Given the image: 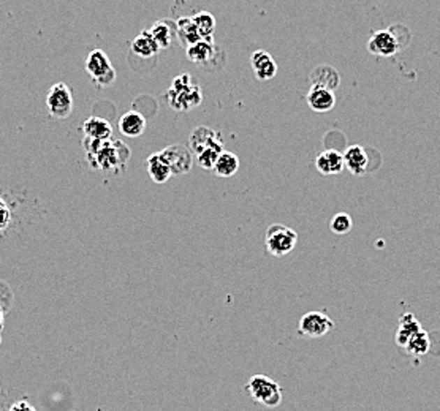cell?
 <instances>
[{"label": "cell", "instance_id": "7402d4cb", "mask_svg": "<svg viewBox=\"0 0 440 411\" xmlns=\"http://www.w3.org/2000/svg\"><path fill=\"white\" fill-rule=\"evenodd\" d=\"M130 47H132V52L133 54H136L141 59H151V57H156L159 54V46L156 45V41L152 40L151 33L147 31H142L138 37H135L132 45H130Z\"/></svg>", "mask_w": 440, "mask_h": 411}, {"label": "cell", "instance_id": "cb8c5ba5", "mask_svg": "<svg viewBox=\"0 0 440 411\" xmlns=\"http://www.w3.org/2000/svg\"><path fill=\"white\" fill-rule=\"evenodd\" d=\"M146 166H147V172H149V177L156 184H165L171 176H173L168 168V165H166V162L159 152L147 157Z\"/></svg>", "mask_w": 440, "mask_h": 411}, {"label": "cell", "instance_id": "2e32d148", "mask_svg": "<svg viewBox=\"0 0 440 411\" xmlns=\"http://www.w3.org/2000/svg\"><path fill=\"white\" fill-rule=\"evenodd\" d=\"M151 33L152 40L156 41L159 50H168L173 45V40L176 37V26L175 21L171 20H159L152 24V27L147 31Z\"/></svg>", "mask_w": 440, "mask_h": 411}, {"label": "cell", "instance_id": "ba28073f", "mask_svg": "<svg viewBox=\"0 0 440 411\" xmlns=\"http://www.w3.org/2000/svg\"><path fill=\"white\" fill-rule=\"evenodd\" d=\"M332 327H335V323H332V320L328 315L323 312L312 311L301 317L298 323V332L302 337L318 338L331 332Z\"/></svg>", "mask_w": 440, "mask_h": 411}, {"label": "cell", "instance_id": "484cf974", "mask_svg": "<svg viewBox=\"0 0 440 411\" xmlns=\"http://www.w3.org/2000/svg\"><path fill=\"white\" fill-rule=\"evenodd\" d=\"M192 21L197 27V32L201 40H214V32H216V17L207 11H200V13L192 17Z\"/></svg>", "mask_w": 440, "mask_h": 411}, {"label": "cell", "instance_id": "5b68a950", "mask_svg": "<svg viewBox=\"0 0 440 411\" xmlns=\"http://www.w3.org/2000/svg\"><path fill=\"white\" fill-rule=\"evenodd\" d=\"M85 68L97 87H108L116 80V70L112 68L108 54L102 50H94L89 52Z\"/></svg>", "mask_w": 440, "mask_h": 411}, {"label": "cell", "instance_id": "5bb4252c", "mask_svg": "<svg viewBox=\"0 0 440 411\" xmlns=\"http://www.w3.org/2000/svg\"><path fill=\"white\" fill-rule=\"evenodd\" d=\"M251 65L255 76L260 81H270L277 75V65L270 52L255 51L251 56Z\"/></svg>", "mask_w": 440, "mask_h": 411}, {"label": "cell", "instance_id": "e0dca14e", "mask_svg": "<svg viewBox=\"0 0 440 411\" xmlns=\"http://www.w3.org/2000/svg\"><path fill=\"white\" fill-rule=\"evenodd\" d=\"M146 119L138 111H129L119 119V132L127 138H138L146 130Z\"/></svg>", "mask_w": 440, "mask_h": 411}, {"label": "cell", "instance_id": "7c38bea8", "mask_svg": "<svg viewBox=\"0 0 440 411\" xmlns=\"http://www.w3.org/2000/svg\"><path fill=\"white\" fill-rule=\"evenodd\" d=\"M311 84L312 87L326 89V91L335 92L341 86V76L339 71L331 65H318L311 71Z\"/></svg>", "mask_w": 440, "mask_h": 411}, {"label": "cell", "instance_id": "7a4b0ae2", "mask_svg": "<svg viewBox=\"0 0 440 411\" xmlns=\"http://www.w3.org/2000/svg\"><path fill=\"white\" fill-rule=\"evenodd\" d=\"M171 108L177 112H187L197 108L203 100L201 89L189 73H182L171 82L166 94Z\"/></svg>", "mask_w": 440, "mask_h": 411}, {"label": "cell", "instance_id": "4fadbf2b", "mask_svg": "<svg viewBox=\"0 0 440 411\" xmlns=\"http://www.w3.org/2000/svg\"><path fill=\"white\" fill-rule=\"evenodd\" d=\"M315 168L323 176H336L344 171V158L342 154L336 149H328L318 154L315 158Z\"/></svg>", "mask_w": 440, "mask_h": 411}, {"label": "cell", "instance_id": "30bf717a", "mask_svg": "<svg viewBox=\"0 0 440 411\" xmlns=\"http://www.w3.org/2000/svg\"><path fill=\"white\" fill-rule=\"evenodd\" d=\"M219 47L214 45V40H200L197 43L186 47V56L192 63L207 65L219 57Z\"/></svg>", "mask_w": 440, "mask_h": 411}, {"label": "cell", "instance_id": "9a60e30c", "mask_svg": "<svg viewBox=\"0 0 440 411\" xmlns=\"http://www.w3.org/2000/svg\"><path fill=\"white\" fill-rule=\"evenodd\" d=\"M344 158V168H347L353 176H362L367 172V163H369V157L365 147L361 146H350L346 152L342 154Z\"/></svg>", "mask_w": 440, "mask_h": 411}, {"label": "cell", "instance_id": "8fae6325", "mask_svg": "<svg viewBox=\"0 0 440 411\" xmlns=\"http://www.w3.org/2000/svg\"><path fill=\"white\" fill-rule=\"evenodd\" d=\"M217 144H223L222 138H220L219 132H216V130H212L210 127L193 128V132L189 136V146H190L189 151L193 152L195 156L203 151V149L217 146Z\"/></svg>", "mask_w": 440, "mask_h": 411}, {"label": "cell", "instance_id": "d4e9b609", "mask_svg": "<svg viewBox=\"0 0 440 411\" xmlns=\"http://www.w3.org/2000/svg\"><path fill=\"white\" fill-rule=\"evenodd\" d=\"M404 350H406L407 353L413 357H420V356L427 354L431 350L430 334L423 329H420L417 334H413V336L409 338V342L406 343Z\"/></svg>", "mask_w": 440, "mask_h": 411}, {"label": "cell", "instance_id": "6da1fadb", "mask_svg": "<svg viewBox=\"0 0 440 411\" xmlns=\"http://www.w3.org/2000/svg\"><path fill=\"white\" fill-rule=\"evenodd\" d=\"M82 144H85L89 163L98 171H122L130 158V149L121 141H97L85 138Z\"/></svg>", "mask_w": 440, "mask_h": 411}, {"label": "cell", "instance_id": "83f0119b", "mask_svg": "<svg viewBox=\"0 0 440 411\" xmlns=\"http://www.w3.org/2000/svg\"><path fill=\"white\" fill-rule=\"evenodd\" d=\"M353 226V222H352V217L349 216V214L346 212H339L336 214L335 217H332L331 223H330V228L332 233L336 234H347L350 230H352Z\"/></svg>", "mask_w": 440, "mask_h": 411}, {"label": "cell", "instance_id": "44dd1931", "mask_svg": "<svg viewBox=\"0 0 440 411\" xmlns=\"http://www.w3.org/2000/svg\"><path fill=\"white\" fill-rule=\"evenodd\" d=\"M175 26H176V38L179 40V43L184 47L192 46L201 40L197 32V27H195V24L192 21V17H179V20L175 22Z\"/></svg>", "mask_w": 440, "mask_h": 411}, {"label": "cell", "instance_id": "3957f363", "mask_svg": "<svg viewBox=\"0 0 440 411\" xmlns=\"http://www.w3.org/2000/svg\"><path fill=\"white\" fill-rule=\"evenodd\" d=\"M244 391L254 402L265 405L267 408H276L282 402L281 386L266 375H254L244 386Z\"/></svg>", "mask_w": 440, "mask_h": 411}, {"label": "cell", "instance_id": "277c9868", "mask_svg": "<svg viewBox=\"0 0 440 411\" xmlns=\"http://www.w3.org/2000/svg\"><path fill=\"white\" fill-rule=\"evenodd\" d=\"M296 242H298L296 231L282 223L271 225L265 236V247L267 253L271 256H276V258H282V256L293 252Z\"/></svg>", "mask_w": 440, "mask_h": 411}, {"label": "cell", "instance_id": "d6986e66", "mask_svg": "<svg viewBox=\"0 0 440 411\" xmlns=\"http://www.w3.org/2000/svg\"><path fill=\"white\" fill-rule=\"evenodd\" d=\"M82 132H85V138L110 141L112 136V127L108 121H105L102 117H89L82 124Z\"/></svg>", "mask_w": 440, "mask_h": 411}, {"label": "cell", "instance_id": "f1b7e54d", "mask_svg": "<svg viewBox=\"0 0 440 411\" xmlns=\"http://www.w3.org/2000/svg\"><path fill=\"white\" fill-rule=\"evenodd\" d=\"M11 222V209L8 202L0 196V233H3L5 230L10 226Z\"/></svg>", "mask_w": 440, "mask_h": 411}, {"label": "cell", "instance_id": "8992f818", "mask_svg": "<svg viewBox=\"0 0 440 411\" xmlns=\"http://www.w3.org/2000/svg\"><path fill=\"white\" fill-rule=\"evenodd\" d=\"M73 94L65 82H56L46 95L47 112L59 121H65L73 112Z\"/></svg>", "mask_w": 440, "mask_h": 411}, {"label": "cell", "instance_id": "ffe728a7", "mask_svg": "<svg viewBox=\"0 0 440 411\" xmlns=\"http://www.w3.org/2000/svg\"><path fill=\"white\" fill-rule=\"evenodd\" d=\"M237 170H240V158H237L236 154L222 151L220 156L217 157L216 163L212 166L214 174L219 177H231L235 176Z\"/></svg>", "mask_w": 440, "mask_h": 411}, {"label": "cell", "instance_id": "9c48e42d", "mask_svg": "<svg viewBox=\"0 0 440 411\" xmlns=\"http://www.w3.org/2000/svg\"><path fill=\"white\" fill-rule=\"evenodd\" d=\"M159 154L162 156L166 165H168L171 174H175V176L187 174V172L192 170L193 157H192V152H190L186 146L171 144L162 149Z\"/></svg>", "mask_w": 440, "mask_h": 411}, {"label": "cell", "instance_id": "603a6c76", "mask_svg": "<svg viewBox=\"0 0 440 411\" xmlns=\"http://www.w3.org/2000/svg\"><path fill=\"white\" fill-rule=\"evenodd\" d=\"M420 329H421V324L418 323V320L415 318V315L410 312L404 313L399 320V327H397V332H396L397 347H401V348L406 347L409 338L412 337L413 334H417Z\"/></svg>", "mask_w": 440, "mask_h": 411}, {"label": "cell", "instance_id": "4316f807", "mask_svg": "<svg viewBox=\"0 0 440 411\" xmlns=\"http://www.w3.org/2000/svg\"><path fill=\"white\" fill-rule=\"evenodd\" d=\"M222 151H225L223 144L206 147L200 154H197V163L203 170L212 171V166H214V163H216V160H217V157L220 156V152H222Z\"/></svg>", "mask_w": 440, "mask_h": 411}, {"label": "cell", "instance_id": "f546056e", "mask_svg": "<svg viewBox=\"0 0 440 411\" xmlns=\"http://www.w3.org/2000/svg\"><path fill=\"white\" fill-rule=\"evenodd\" d=\"M10 411H35V410H34V407L29 402L20 401V402H16V403L11 405Z\"/></svg>", "mask_w": 440, "mask_h": 411}, {"label": "cell", "instance_id": "ac0fdd59", "mask_svg": "<svg viewBox=\"0 0 440 411\" xmlns=\"http://www.w3.org/2000/svg\"><path fill=\"white\" fill-rule=\"evenodd\" d=\"M307 105L315 112H328L335 108L336 95L335 92L326 91V89L311 87L307 94Z\"/></svg>", "mask_w": 440, "mask_h": 411}, {"label": "cell", "instance_id": "52a82bcc", "mask_svg": "<svg viewBox=\"0 0 440 411\" xmlns=\"http://www.w3.org/2000/svg\"><path fill=\"white\" fill-rule=\"evenodd\" d=\"M404 47L401 40L395 33L393 29L377 31L371 35L367 41V51L377 57H393Z\"/></svg>", "mask_w": 440, "mask_h": 411}]
</instances>
